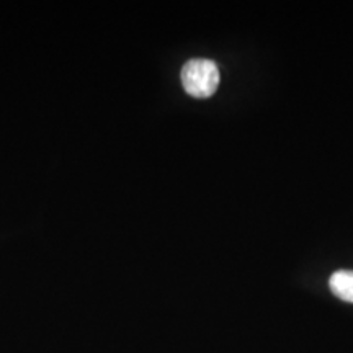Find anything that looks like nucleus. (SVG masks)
<instances>
[{
    "instance_id": "obj_2",
    "label": "nucleus",
    "mask_w": 353,
    "mask_h": 353,
    "mask_svg": "<svg viewBox=\"0 0 353 353\" xmlns=\"http://www.w3.org/2000/svg\"><path fill=\"white\" fill-rule=\"evenodd\" d=\"M329 286L332 293L342 301L353 303V272L341 270L335 272L329 280Z\"/></svg>"
},
{
    "instance_id": "obj_1",
    "label": "nucleus",
    "mask_w": 353,
    "mask_h": 353,
    "mask_svg": "<svg viewBox=\"0 0 353 353\" xmlns=\"http://www.w3.org/2000/svg\"><path fill=\"white\" fill-rule=\"evenodd\" d=\"M180 77L187 94L195 99H208L219 85V69L211 59H190Z\"/></svg>"
}]
</instances>
